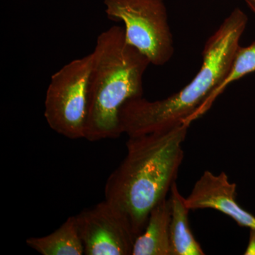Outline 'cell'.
Listing matches in <instances>:
<instances>
[{
  "label": "cell",
  "mask_w": 255,
  "mask_h": 255,
  "mask_svg": "<svg viewBox=\"0 0 255 255\" xmlns=\"http://www.w3.org/2000/svg\"><path fill=\"white\" fill-rule=\"evenodd\" d=\"M92 53L72 60L52 75L44 117L52 130L71 140L85 138Z\"/></svg>",
  "instance_id": "cell-5"
},
{
  "label": "cell",
  "mask_w": 255,
  "mask_h": 255,
  "mask_svg": "<svg viewBox=\"0 0 255 255\" xmlns=\"http://www.w3.org/2000/svg\"><path fill=\"white\" fill-rule=\"evenodd\" d=\"M189 126L128 137L125 158L107 179L106 200L125 215L136 237L176 182Z\"/></svg>",
  "instance_id": "cell-2"
},
{
  "label": "cell",
  "mask_w": 255,
  "mask_h": 255,
  "mask_svg": "<svg viewBox=\"0 0 255 255\" xmlns=\"http://www.w3.org/2000/svg\"><path fill=\"white\" fill-rule=\"evenodd\" d=\"M244 255H255V229H251L249 243Z\"/></svg>",
  "instance_id": "cell-12"
},
{
  "label": "cell",
  "mask_w": 255,
  "mask_h": 255,
  "mask_svg": "<svg viewBox=\"0 0 255 255\" xmlns=\"http://www.w3.org/2000/svg\"><path fill=\"white\" fill-rule=\"evenodd\" d=\"M26 242L28 246L42 255H85L75 216L69 217L49 235L28 238Z\"/></svg>",
  "instance_id": "cell-10"
},
{
  "label": "cell",
  "mask_w": 255,
  "mask_h": 255,
  "mask_svg": "<svg viewBox=\"0 0 255 255\" xmlns=\"http://www.w3.org/2000/svg\"><path fill=\"white\" fill-rule=\"evenodd\" d=\"M86 255H132L136 236L125 215L106 200L75 216Z\"/></svg>",
  "instance_id": "cell-6"
},
{
  "label": "cell",
  "mask_w": 255,
  "mask_h": 255,
  "mask_svg": "<svg viewBox=\"0 0 255 255\" xmlns=\"http://www.w3.org/2000/svg\"><path fill=\"white\" fill-rule=\"evenodd\" d=\"M92 53L84 139L118 138L123 134L119 111L128 100L143 95L142 79L150 63L128 43L119 26L102 32Z\"/></svg>",
  "instance_id": "cell-3"
},
{
  "label": "cell",
  "mask_w": 255,
  "mask_h": 255,
  "mask_svg": "<svg viewBox=\"0 0 255 255\" xmlns=\"http://www.w3.org/2000/svg\"><path fill=\"white\" fill-rule=\"evenodd\" d=\"M253 72H255V41L250 46L238 48L227 75L203 106L199 113L200 117L209 110L215 100L231 84Z\"/></svg>",
  "instance_id": "cell-11"
},
{
  "label": "cell",
  "mask_w": 255,
  "mask_h": 255,
  "mask_svg": "<svg viewBox=\"0 0 255 255\" xmlns=\"http://www.w3.org/2000/svg\"><path fill=\"white\" fill-rule=\"evenodd\" d=\"M185 202L190 210H216L239 226L255 229V216L239 205L237 184L230 181L226 172L215 174L205 171L185 198Z\"/></svg>",
  "instance_id": "cell-7"
},
{
  "label": "cell",
  "mask_w": 255,
  "mask_h": 255,
  "mask_svg": "<svg viewBox=\"0 0 255 255\" xmlns=\"http://www.w3.org/2000/svg\"><path fill=\"white\" fill-rule=\"evenodd\" d=\"M248 18L236 8L206 41L200 70L177 93L163 100L130 99L119 111L122 133L137 136L162 131L199 118L203 106L223 81L240 47Z\"/></svg>",
  "instance_id": "cell-1"
},
{
  "label": "cell",
  "mask_w": 255,
  "mask_h": 255,
  "mask_svg": "<svg viewBox=\"0 0 255 255\" xmlns=\"http://www.w3.org/2000/svg\"><path fill=\"white\" fill-rule=\"evenodd\" d=\"M171 204L170 238L172 255H204L202 248L191 232L189 211L176 182L169 192Z\"/></svg>",
  "instance_id": "cell-9"
},
{
  "label": "cell",
  "mask_w": 255,
  "mask_h": 255,
  "mask_svg": "<svg viewBox=\"0 0 255 255\" xmlns=\"http://www.w3.org/2000/svg\"><path fill=\"white\" fill-rule=\"evenodd\" d=\"M111 21L122 22L128 43L162 66L174 53V40L164 0H104Z\"/></svg>",
  "instance_id": "cell-4"
},
{
  "label": "cell",
  "mask_w": 255,
  "mask_h": 255,
  "mask_svg": "<svg viewBox=\"0 0 255 255\" xmlns=\"http://www.w3.org/2000/svg\"><path fill=\"white\" fill-rule=\"evenodd\" d=\"M169 197L152 209L141 234L134 243L132 255H172Z\"/></svg>",
  "instance_id": "cell-8"
},
{
  "label": "cell",
  "mask_w": 255,
  "mask_h": 255,
  "mask_svg": "<svg viewBox=\"0 0 255 255\" xmlns=\"http://www.w3.org/2000/svg\"><path fill=\"white\" fill-rule=\"evenodd\" d=\"M246 1L250 8L255 13V0H246Z\"/></svg>",
  "instance_id": "cell-13"
}]
</instances>
